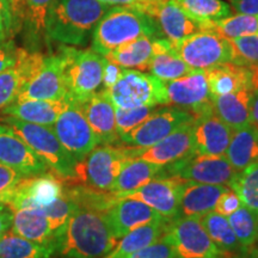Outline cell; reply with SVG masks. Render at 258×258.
Returning a JSON list of instances; mask_svg holds the SVG:
<instances>
[{
    "instance_id": "680465c9",
    "label": "cell",
    "mask_w": 258,
    "mask_h": 258,
    "mask_svg": "<svg viewBox=\"0 0 258 258\" xmlns=\"http://www.w3.org/2000/svg\"><path fill=\"white\" fill-rule=\"evenodd\" d=\"M0 5L2 6H10V8L12 9V5H11V0H0ZM14 12V11H12ZM15 15V14H14Z\"/></svg>"
},
{
    "instance_id": "ab89813d",
    "label": "cell",
    "mask_w": 258,
    "mask_h": 258,
    "mask_svg": "<svg viewBox=\"0 0 258 258\" xmlns=\"http://www.w3.org/2000/svg\"><path fill=\"white\" fill-rule=\"evenodd\" d=\"M41 209L46 214L48 221H49L51 231H53L57 243H59V239L61 234H62L64 227H66L67 222H69L71 217L73 215V213L78 209V206L67 195L63 186L62 195L59 199H56L54 202H51L50 205H48Z\"/></svg>"
},
{
    "instance_id": "f546056e",
    "label": "cell",
    "mask_w": 258,
    "mask_h": 258,
    "mask_svg": "<svg viewBox=\"0 0 258 258\" xmlns=\"http://www.w3.org/2000/svg\"><path fill=\"white\" fill-rule=\"evenodd\" d=\"M225 157L238 172L258 161V127L249 123L233 132Z\"/></svg>"
},
{
    "instance_id": "11a10c76",
    "label": "cell",
    "mask_w": 258,
    "mask_h": 258,
    "mask_svg": "<svg viewBox=\"0 0 258 258\" xmlns=\"http://www.w3.org/2000/svg\"><path fill=\"white\" fill-rule=\"evenodd\" d=\"M250 118L251 123L258 127V89L254 90L250 98Z\"/></svg>"
},
{
    "instance_id": "b9f144b4",
    "label": "cell",
    "mask_w": 258,
    "mask_h": 258,
    "mask_svg": "<svg viewBox=\"0 0 258 258\" xmlns=\"http://www.w3.org/2000/svg\"><path fill=\"white\" fill-rule=\"evenodd\" d=\"M232 62L245 67H258V34L230 40Z\"/></svg>"
},
{
    "instance_id": "7bdbcfd3",
    "label": "cell",
    "mask_w": 258,
    "mask_h": 258,
    "mask_svg": "<svg viewBox=\"0 0 258 258\" xmlns=\"http://www.w3.org/2000/svg\"><path fill=\"white\" fill-rule=\"evenodd\" d=\"M156 109L157 106H139V108L132 109H122L115 106L116 125H117V132L120 135V141L123 135L133 131L147 117H150Z\"/></svg>"
},
{
    "instance_id": "ee69618b",
    "label": "cell",
    "mask_w": 258,
    "mask_h": 258,
    "mask_svg": "<svg viewBox=\"0 0 258 258\" xmlns=\"http://www.w3.org/2000/svg\"><path fill=\"white\" fill-rule=\"evenodd\" d=\"M53 0H25L24 19L35 35L46 30V18L48 9Z\"/></svg>"
},
{
    "instance_id": "e0dca14e",
    "label": "cell",
    "mask_w": 258,
    "mask_h": 258,
    "mask_svg": "<svg viewBox=\"0 0 258 258\" xmlns=\"http://www.w3.org/2000/svg\"><path fill=\"white\" fill-rule=\"evenodd\" d=\"M67 88L60 54L44 56V62L35 78L22 90L16 101L23 99H66Z\"/></svg>"
},
{
    "instance_id": "60d3db41",
    "label": "cell",
    "mask_w": 258,
    "mask_h": 258,
    "mask_svg": "<svg viewBox=\"0 0 258 258\" xmlns=\"http://www.w3.org/2000/svg\"><path fill=\"white\" fill-rule=\"evenodd\" d=\"M24 88V80L17 64L0 72V114L12 104Z\"/></svg>"
},
{
    "instance_id": "d6a6232c",
    "label": "cell",
    "mask_w": 258,
    "mask_h": 258,
    "mask_svg": "<svg viewBox=\"0 0 258 258\" xmlns=\"http://www.w3.org/2000/svg\"><path fill=\"white\" fill-rule=\"evenodd\" d=\"M200 219L207 230L211 239L214 241V244L226 257H230L232 254L243 252L244 250H246L238 241L227 217H224V215L218 214L213 211Z\"/></svg>"
},
{
    "instance_id": "4316f807",
    "label": "cell",
    "mask_w": 258,
    "mask_h": 258,
    "mask_svg": "<svg viewBox=\"0 0 258 258\" xmlns=\"http://www.w3.org/2000/svg\"><path fill=\"white\" fill-rule=\"evenodd\" d=\"M151 74L163 82H170L194 72L172 48V43L165 37L153 40V55L148 67Z\"/></svg>"
},
{
    "instance_id": "bcb514c9",
    "label": "cell",
    "mask_w": 258,
    "mask_h": 258,
    "mask_svg": "<svg viewBox=\"0 0 258 258\" xmlns=\"http://www.w3.org/2000/svg\"><path fill=\"white\" fill-rule=\"evenodd\" d=\"M22 178L18 171L0 163V202L8 205Z\"/></svg>"
},
{
    "instance_id": "9a60e30c",
    "label": "cell",
    "mask_w": 258,
    "mask_h": 258,
    "mask_svg": "<svg viewBox=\"0 0 258 258\" xmlns=\"http://www.w3.org/2000/svg\"><path fill=\"white\" fill-rule=\"evenodd\" d=\"M0 163L18 171L23 177L53 173L15 129L6 123H0Z\"/></svg>"
},
{
    "instance_id": "c3c4849f",
    "label": "cell",
    "mask_w": 258,
    "mask_h": 258,
    "mask_svg": "<svg viewBox=\"0 0 258 258\" xmlns=\"http://www.w3.org/2000/svg\"><path fill=\"white\" fill-rule=\"evenodd\" d=\"M241 205H243V203H241L239 196L235 194L234 190L228 188L225 192H222L220 198H219L217 205H215L214 212L220 215H224V217H230V215L233 214Z\"/></svg>"
},
{
    "instance_id": "8fae6325",
    "label": "cell",
    "mask_w": 258,
    "mask_h": 258,
    "mask_svg": "<svg viewBox=\"0 0 258 258\" xmlns=\"http://www.w3.org/2000/svg\"><path fill=\"white\" fill-rule=\"evenodd\" d=\"M51 128L62 146L77 161L84 159L99 145L78 103L67 101V106Z\"/></svg>"
},
{
    "instance_id": "7dc6e473",
    "label": "cell",
    "mask_w": 258,
    "mask_h": 258,
    "mask_svg": "<svg viewBox=\"0 0 258 258\" xmlns=\"http://www.w3.org/2000/svg\"><path fill=\"white\" fill-rule=\"evenodd\" d=\"M21 24L10 6L0 5V43L12 40Z\"/></svg>"
},
{
    "instance_id": "6f0895ef",
    "label": "cell",
    "mask_w": 258,
    "mask_h": 258,
    "mask_svg": "<svg viewBox=\"0 0 258 258\" xmlns=\"http://www.w3.org/2000/svg\"><path fill=\"white\" fill-rule=\"evenodd\" d=\"M227 258H258V247L256 245L249 247V249L244 250L243 252L232 254V256Z\"/></svg>"
},
{
    "instance_id": "f5cc1de1",
    "label": "cell",
    "mask_w": 258,
    "mask_h": 258,
    "mask_svg": "<svg viewBox=\"0 0 258 258\" xmlns=\"http://www.w3.org/2000/svg\"><path fill=\"white\" fill-rule=\"evenodd\" d=\"M231 4L239 14L258 16V0H231Z\"/></svg>"
},
{
    "instance_id": "7c38bea8",
    "label": "cell",
    "mask_w": 258,
    "mask_h": 258,
    "mask_svg": "<svg viewBox=\"0 0 258 258\" xmlns=\"http://www.w3.org/2000/svg\"><path fill=\"white\" fill-rule=\"evenodd\" d=\"M194 120L192 114L179 108H157L150 117L121 138L125 146L148 148L179 128Z\"/></svg>"
},
{
    "instance_id": "7402d4cb",
    "label": "cell",
    "mask_w": 258,
    "mask_h": 258,
    "mask_svg": "<svg viewBox=\"0 0 258 258\" xmlns=\"http://www.w3.org/2000/svg\"><path fill=\"white\" fill-rule=\"evenodd\" d=\"M212 97L224 96L241 89H258V67H245L225 62L205 71Z\"/></svg>"
},
{
    "instance_id": "7a4b0ae2",
    "label": "cell",
    "mask_w": 258,
    "mask_h": 258,
    "mask_svg": "<svg viewBox=\"0 0 258 258\" xmlns=\"http://www.w3.org/2000/svg\"><path fill=\"white\" fill-rule=\"evenodd\" d=\"M110 8L98 0H53L46 18L48 37L63 44L82 46Z\"/></svg>"
},
{
    "instance_id": "277c9868",
    "label": "cell",
    "mask_w": 258,
    "mask_h": 258,
    "mask_svg": "<svg viewBox=\"0 0 258 258\" xmlns=\"http://www.w3.org/2000/svg\"><path fill=\"white\" fill-rule=\"evenodd\" d=\"M143 148L102 145L77 161L74 179L66 184H82L102 191H112L115 180L125 161L137 158Z\"/></svg>"
},
{
    "instance_id": "2e32d148",
    "label": "cell",
    "mask_w": 258,
    "mask_h": 258,
    "mask_svg": "<svg viewBox=\"0 0 258 258\" xmlns=\"http://www.w3.org/2000/svg\"><path fill=\"white\" fill-rule=\"evenodd\" d=\"M62 192L63 182L53 173L23 177L8 206L12 212L21 208H43L59 199Z\"/></svg>"
},
{
    "instance_id": "5bb4252c",
    "label": "cell",
    "mask_w": 258,
    "mask_h": 258,
    "mask_svg": "<svg viewBox=\"0 0 258 258\" xmlns=\"http://www.w3.org/2000/svg\"><path fill=\"white\" fill-rule=\"evenodd\" d=\"M185 182L178 177H159L127 194L123 199L146 203L164 219L173 220L180 217V194Z\"/></svg>"
},
{
    "instance_id": "83f0119b",
    "label": "cell",
    "mask_w": 258,
    "mask_h": 258,
    "mask_svg": "<svg viewBox=\"0 0 258 258\" xmlns=\"http://www.w3.org/2000/svg\"><path fill=\"white\" fill-rule=\"evenodd\" d=\"M252 91L241 89L224 96L212 97L213 111L233 131L251 123L250 98Z\"/></svg>"
},
{
    "instance_id": "5b68a950",
    "label": "cell",
    "mask_w": 258,
    "mask_h": 258,
    "mask_svg": "<svg viewBox=\"0 0 258 258\" xmlns=\"http://www.w3.org/2000/svg\"><path fill=\"white\" fill-rule=\"evenodd\" d=\"M66 82V101L84 104L95 95L103 80L105 57L92 49L80 50L74 47H61Z\"/></svg>"
},
{
    "instance_id": "603a6c76",
    "label": "cell",
    "mask_w": 258,
    "mask_h": 258,
    "mask_svg": "<svg viewBox=\"0 0 258 258\" xmlns=\"http://www.w3.org/2000/svg\"><path fill=\"white\" fill-rule=\"evenodd\" d=\"M104 214L117 239L140 226L164 219L146 203L132 199H120Z\"/></svg>"
},
{
    "instance_id": "8d00e7d4",
    "label": "cell",
    "mask_w": 258,
    "mask_h": 258,
    "mask_svg": "<svg viewBox=\"0 0 258 258\" xmlns=\"http://www.w3.org/2000/svg\"><path fill=\"white\" fill-rule=\"evenodd\" d=\"M227 219L244 249L256 245L258 240V213L241 205Z\"/></svg>"
},
{
    "instance_id": "e575fe53",
    "label": "cell",
    "mask_w": 258,
    "mask_h": 258,
    "mask_svg": "<svg viewBox=\"0 0 258 258\" xmlns=\"http://www.w3.org/2000/svg\"><path fill=\"white\" fill-rule=\"evenodd\" d=\"M55 251L54 247L34 243L11 231L0 238V258H50Z\"/></svg>"
},
{
    "instance_id": "ac0fdd59",
    "label": "cell",
    "mask_w": 258,
    "mask_h": 258,
    "mask_svg": "<svg viewBox=\"0 0 258 258\" xmlns=\"http://www.w3.org/2000/svg\"><path fill=\"white\" fill-rule=\"evenodd\" d=\"M233 129L220 120L214 111L194 116L192 134L196 154L225 156Z\"/></svg>"
},
{
    "instance_id": "f35d334b",
    "label": "cell",
    "mask_w": 258,
    "mask_h": 258,
    "mask_svg": "<svg viewBox=\"0 0 258 258\" xmlns=\"http://www.w3.org/2000/svg\"><path fill=\"white\" fill-rule=\"evenodd\" d=\"M230 188L239 196L245 207L258 213V161L240 171Z\"/></svg>"
},
{
    "instance_id": "ba28073f",
    "label": "cell",
    "mask_w": 258,
    "mask_h": 258,
    "mask_svg": "<svg viewBox=\"0 0 258 258\" xmlns=\"http://www.w3.org/2000/svg\"><path fill=\"white\" fill-rule=\"evenodd\" d=\"M238 173L239 172L231 165L225 156L194 153L164 166L159 177H178L186 182L225 185L230 188Z\"/></svg>"
},
{
    "instance_id": "d4e9b609",
    "label": "cell",
    "mask_w": 258,
    "mask_h": 258,
    "mask_svg": "<svg viewBox=\"0 0 258 258\" xmlns=\"http://www.w3.org/2000/svg\"><path fill=\"white\" fill-rule=\"evenodd\" d=\"M66 106V99H60V101L23 99V101H15L12 104L6 106L0 115L11 116L28 123L51 127Z\"/></svg>"
},
{
    "instance_id": "f6af8a7d",
    "label": "cell",
    "mask_w": 258,
    "mask_h": 258,
    "mask_svg": "<svg viewBox=\"0 0 258 258\" xmlns=\"http://www.w3.org/2000/svg\"><path fill=\"white\" fill-rule=\"evenodd\" d=\"M125 258H177L170 235L165 232L159 239Z\"/></svg>"
},
{
    "instance_id": "db71d44e",
    "label": "cell",
    "mask_w": 258,
    "mask_h": 258,
    "mask_svg": "<svg viewBox=\"0 0 258 258\" xmlns=\"http://www.w3.org/2000/svg\"><path fill=\"white\" fill-rule=\"evenodd\" d=\"M12 218H14V212L11 211V208L6 203L0 202V238L10 231Z\"/></svg>"
},
{
    "instance_id": "4dcf8cb0",
    "label": "cell",
    "mask_w": 258,
    "mask_h": 258,
    "mask_svg": "<svg viewBox=\"0 0 258 258\" xmlns=\"http://www.w3.org/2000/svg\"><path fill=\"white\" fill-rule=\"evenodd\" d=\"M169 221L170 220L163 219V220L150 222V224L135 228L123 235L121 239H118L114 249L102 258H125L129 254L144 249L165 233Z\"/></svg>"
},
{
    "instance_id": "44dd1931",
    "label": "cell",
    "mask_w": 258,
    "mask_h": 258,
    "mask_svg": "<svg viewBox=\"0 0 258 258\" xmlns=\"http://www.w3.org/2000/svg\"><path fill=\"white\" fill-rule=\"evenodd\" d=\"M82 109L97 140L102 145L120 143L115 116V105L106 90L96 92L84 104Z\"/></svg>"
},
{
    "instance_id": "74e56055",
    "label": "cell",
    "mask_w": 258,
    "mask_h": 258,
    "mask_svg": "<svg viewBox=\"0 0 258 258\" xmlns=\"http://www.w3.org/2000/svg\"><path fill=\"white\" fill-rule=\"evenodd\" d=\"M182 9L196 21L211 23L231 15V8L222 0H176Z\"/></svg>"
},
{
    "instance_id": "816d5d0a",
    "label": "cell",
    "mask_w": 258,
    "mask_h": 258,
    "mask_svg": "<svg viewBox=\"0 0 258 258\" xmlns=\"http://www.w3.org/2000/svg\"><path fill=\"white\" fill-rule=\"evenodd\" d=\"M122 71H123V69L118 66V64L111 62L109 60H105L104 69H103V89L109 90L111 86H114L116 82L120 79Z\"/></svg>"
},
{
    "instance_id": "f1b7e54d",
    "label": "cell",
    "mask_w": 258,
    "mask_h": 258,
    "mask_svg": "<svg viewBox=\"0 0 258 258\" xmlns=\"http://www.w3.org/2000/svg\"><path fill=\"white\" fill-rule=\"evenodd\" d=\"M163 167L138 157L131 158L122 166L115 180L112 192H115L120 199H123L127 194L141 188L154 178H158Z\"/></svg>"
},
{
    "instance_id": "6da1fadb",
    "label": "cell",
    "mask_w": 258,
    "mask_h": 258,
    "mask_svg": "<svg viewBox=\"0 0 258 258\" xmlns=\"http://www.w3.org/2000/svg\"><path fill=\"white\" fill-rule=\"evenodd\" d=\"M117 241L104 213L78 208L67 222L56 251L67 258H102Z\"/></svg>"
},
{
    "instance_id": "9f6ffc18",
    "label": "cell",
    "mask_w": 258,
    "mask_h": 258,
    "mask_svg": "<svg viewBox=\"0 0 258 258\" xmlns=\"http://www.w3.org/2000/svg\"><path fill=\"white\" fill-rule=\"evenodd\" d=\"M12 11L19 22H23L25 14V0H11Z\"/></svg>"
},
{
    "instance_id": "8992f818",
    "label": "cell",
    "mask_w": 258,
    "mask_h": 258,
    "mask_svg": "<svg viewBox=\"0 0 258 258\" xmlns=\"http://www.w3.org/2000/svg\"><path fill=\"white\" fill-rule=\"evenodd\" d=\"M2 120L15 129L16 133L47 164L54 175L59 177L63 183L72 182L76 175L74 169L77 160L62 146L53 128L28 123L11 116H4Z\"/></svg>"
},
{
    "instance_id": "ffe728a7",
    "label": "cell",
    "mask_w": 258,
    "mask_h": 258,
    "mask_svg": "<svg viewBox=\"0 0 258 258\" xmlns=\"http://www.w3.org/2000/svg\"><path fill=\"white\" fill-rule=\"evenodd\" d=\"M192 121L182 124L153 146L141 150L138 158L159 166H166L195 153Z\"/></svg>"
},
{
    "instance_id": "91938a15",
    "label": "cell",
    "mask_w": 258,
    "mask_h": 258,
    "mask_svg": "<svg viewBox=\"0 0 258 258\" xmlns=\"http://www.w3.org/2000/svg\"><path fill=\"white\" fill-rule=\"evenodd\" d=\"M257 241H258V240H257Z\"/></svg>"
},
{
    "instance_id": "3957f363",
    "label": "cell",
    "mask_w": 258,
    "mask_h": 258,
    "mask_svg": "<svg viewBox=\"0 0 258 258\" xmlns=\"http://www.w3.org/2000/svg\"><path fill=\"white\" fill-rule=\"evenodd\" d=\"M141 36L164 37L157 21L131 6H115L97 23L92 32V50L105 56L111 50Z\"/></svg>"
},
{
    "instance_id": "681fc988",
    "label": "cell",
    "mask_w": 258,
    "mask_h": 258,
    "mask_svg": "<svg viewBox=\"0 0 258 258\" xmlns=\"http://www.w3.org/2000/svg\"><path fill=\"white\" fill-rule=\"evenodd\" d=\"M98 2L110 6H131V8L140 10L153 18L157 8L164 0H98Z\"/></svg>"
},
{
    "instance_id": "52a82bcc",
    "label": "cell",
    "mask_w": 258,
    "mask_h": 258,
    "mask_svg": "<svg viewBox=\"0 0 258 258\" xmlns=\"http://www.w3.org/2000/svg\"><path fill=\"white\" fill-rule=\"evenodd\" d=\"M106 91L116 108L169 105L165 83L138 70L123 69L120 79Z\"/></svg>"
},
{
    "instance_id": "1f68e13d",
    "label": "cell",
    "mask_w": 258,
    "mask_h": 258,
    "mask_svg": "<svg viewBox=\"0 0 258 258\" xmlns=\"http://www.w3.org/2000/svg\"><path fill=\"white\" fill-rule=\"evenodd\" d=\"M157 37L141 36L111 50L104 56L122 69L146 71L153 55V40Z\"/></svg>"
},
{
    "instance_id": "f907efd6",
    "label": "cell",
    "mask_w": 258,
    "mask_h": 258,
    "mask_svg": "<svg viewBox=\"0 0 258 258\" xmlns=\"http://www.w3.org/2000/svg\"><path fill=\"white\" fill-rule=\"evenodd\" d=\"M21 50V48L16 47L15 42L12 40L0 43V72L14 66Z\"/></svg>"
},
{
    "instance_id": "9c48e42d",
    "label": "cell",
    "mask_w": 258,
    "mask_h": 258,
    "mask_svg": "<svg viewBox=\"0 0 258 258\" xmlns=\"http://www.w3.org/2000/svg\"><path fill=\"white\" fill-rule=\"evenodd\" d=\"M171 43L180 59L194 71H207L221 63L232 62L231 41L215 31H201Z\"/></svg>"
},
{
    "instance_id": "d590c367",
    "label": "cell",
    "mask_w": 258,
    "mask_h": 258,
    "mask_svg": "<svg viewBox=\"0 0 258 258\" xmlns=\"http://www.w3.org/2000/svg\"><path fill=\"white\" fill-rule=\"evenodd\" d=\"M211 30L218 32L220 36L227 40L256 35L258 34V16L244 14L228 16L213 22Z\"/></svg>"
},
{
    "instance_id": "4fadbf2b",
    "label": "cell",
    "mask_w": 258,
    "mask_h": 258,
    "mask_svg": "<svg viewBox=\"0 0 258 258\" xmlns=\"http://www.w3.org/2000/svg\"><path fill=\"white\" fill-rule=\"evenodd\" d=\"M165 83L169 105L189 111L192 116L213 111L205 71H194L182 78Z\"/></svg>"
},
{
    "instance_id": "30bf717a",
    "label": "cell",
    "mask_w": 258,
    "mask_h": 258,
    "mask_svg": "<svg viewBox=\"0 0 258 258\" xmlns=\"http://www.w3.org/2000/svg\"><path fill=\"white\" fill-rule=\"evenodd\" d=\"M166 232L177 258H227L211 239L200 218L173 219Z\"/></svg>"
},
{
    "instance_id": "836d02e7",
    "label": "cell",
    "mask_w": 258,
    "mask_h": 258,
    "mask_svg": "<svg viewBox=\"0 0 258 258\" xmlns=\"http://www.w3.org/2000/svg\"><path fill=\"white\" fill-rule=\"evenodd\" d=\"M64 191L78 208L90 209L96 212H106L120 200L112 191H102L82 184H66L63 183Z\"/></svg>"
},
{
    "instance_id": "cb8c5ba5",
    "label": "cell",
    "mask_w": 258,
    "mask_h": 258,
    "mask_svg": "<svg viewBox=\"0 0 258 258\" xmlns=\"http://www.w3.org/2000/svg\"><path fill=\"white\" fill-rule=\"evenodd\" d=\"M10 231L34 243L57 249L55 235L41 208H21L14 211Z\"/></svg>"
},
{
    "instance_id": "d6986e66",
    "label": "cell",
    "mask_w": 258,
    "mask_h": 258,
    "mask_svg": "<svg viewBox=\"0 0 258 258\" xmlns=\"http://www.w3.org/2000/svg\"><path fill=\"white\" fill-rule=\"evenodd\" d=\"M161 35L170 42H178L201 31L211 30L212 23H202L189 16L176 0H164L154 12Z\"/></svg>"
},
{
    "instance_id": "484cf974",
    "label": "cell",
    "mask_w": 258,
    "mask_h": 258,
    "mask_svg": "<svg viewBox=\"0 0 258 258\" xmlns=\"http://www.w3.org/2000/svg\"><path fill=\"white\" fill-rule=\"evenodd\" d=\"M228 186L185 182L180 194V217L202 218L213 212L219 198Z\"/></svg>"
}]
</instances>
